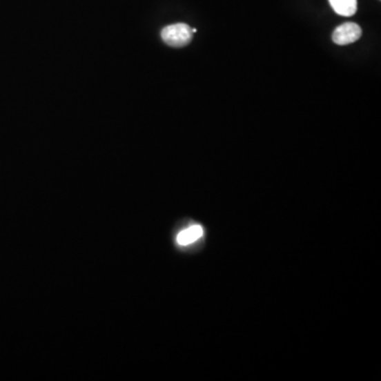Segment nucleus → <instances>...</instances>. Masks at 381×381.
I'll return each instance as SVG.
<instances>
[{"mask_svg":"<svg viewBox=\"0 0 381 381\" xmlns=\"http://www.w3.org/2000/svg\"><path fill=\"white\" fill-rule=\"evenodd\" d=\"M162 41L170 47H184L192 41L193 31L186 23H174L162 29Z\"/></svg>","mask_w":381,"mask_h":381,"instance_id":"nucleus-1","label":"nucleus"},{"mask_svg":"<svg viewBox=\"0 0 381 381\" xmlns=\"http://www.w3.org/2000/svg\"><path fill=\"white\" fill-rule=\"evenodd\" d=\"M362 30L355 23H345L333 32V41L339 46L351 45L360 39Z\"/></svg>","mask_w":381,"mask_h":381,"instance_id":"nucleus-2","label":"nucleus"},{"mask_svg":"<svg viewBox=\"0 0 381 381\" xmlns=\"http://www.w3.org/2000/svg\"><path fill=\"white\" fill-rule=\"evenodd\" d=\"M333 11L341 16L349 17L357 11V0H329Z\"/></svg>","mask_w":381,"mask_h":381,"instance_id":"nucleus-3","label":"nucleus"},{"mask_svg":"<svg viewBox=\"0 0 381 381\" xmlns=\"http://www.w3.org/2000/svg\"><path fill=\"white\" fill-rule=\"evenodd\" d=\"M202 233H204V231H202V228L200 226H192V227L188 228V229L184 230L178 234V244L182 246L190 245V244L199 240L202 236Z\"/></svg>","mask_w":381,"mask_h":381,"instance_id":"nucleus-4","label":"nucleus"}]
</instances>
